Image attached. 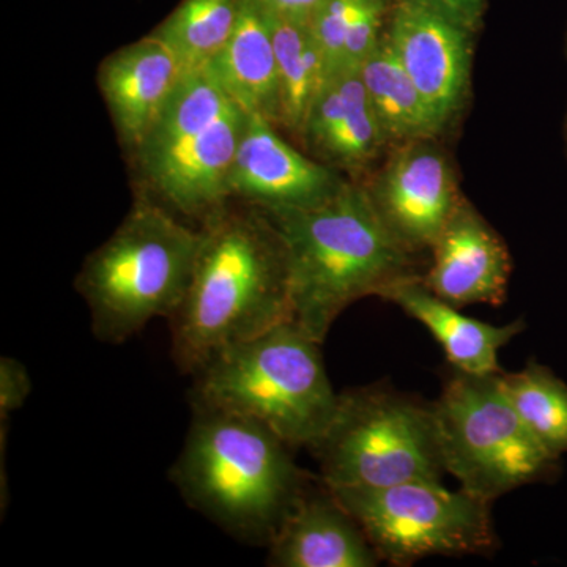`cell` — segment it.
Masks as SVG:
<instances>
[{
	"label": "cell",
	"instance_id": "obj_8",
	"mask_svg": "<svg viewBox=\"0 0 567 567\" xmlns=\"http://www.w3.org/2000/svg\"><path fill=\"white\" fill-rule=\"evenodd\" d=\"M330 488L380 561L404 567L427 557H487L499 548L492 503L450 491L442 481Z\"/></svg>",
	"mask_w": 567,
	"mask_h": 567
},
{
	"label": "cell",
	"instance_id": "obj_11",
	"mask_svg": "<svg viewBox=\"0 0 567 567\" xmlns=\"http://www.w3.org/2000/svg\"><path fill=\"white\" fill-rule=\"evenodd\" d=\"M365 186L391 233L415 254L431 252L462 200L453 164L435 140L395 145Z\"/></svg>",
	"mask_w": 567,
	"mask_h": 567
},
{
	"label": "cell",
	"instance_id": "obj_6",
	"mask_svg": "<svg viewBox=\"0 0 567 567\" xmlns=\"http://www.w3.org/2000/svg\"><path fill=\"white\" fill-rule=\"evenodd\" d=\"M328 487H390L445 476L434 404L371 385L339 394L338 412L312 447Z\"/></svg>",
	"mask_w": 567,
	"mask_h": 567
},
{
	"label": "cell",
	"instance_id": "obj_10",
	"mask_svg": "<svg viewBox=\"0 0 567 567\" xmlns=\"http://www.w3.org/2000/svg\"><path fill=\"white\" fill-rule=\"evenodd\" d=\"M473 33L436 0H395L388 13V44L445 130L468 93Z\"/></svg>",
	"mask_w": 567,
	"mask_h": 567
},
{
	"label": "cell",
	"instance_id": "obj_3",
	"mask_svg": "<svg viewBox=\"0 0 567 567\" xmlns=\"http://www.w3.org/2000/svg\"><path fill=\"white\" fill-rule=\"evenodd\" d=\"M194 417L171 481L183 499L230 536L268 546L316 477L270 429L216 410Z\"/></svg>",
	"mask_w": 567,
	"mask_h": 567
},
{
	"label": "cell",
	"instance_id": "obj_21",
	"mask_svg": "<svg viewBox=\"0 0 567 567\" xmlns=\"http://www.w3.org/2000/svg\"><path fill=\"white\" fill-rule=\"evenodd\" d=\"M245 0H182L151 32L174 52L183 71L210 65L230 40Z\"/></svg>",
	"mask_w": 567,
	"mask_h": 567
},
{
	"label": "cell",
	"instance_id": "obj_25",
	"mask_svg": "<svg viewBox=\"0 0 567 567\" xmlns=\"http://www.w3.org/2000/svg\"><path fill=\"white\" fill-rule=\"evenodd\" d=\"M440 6L445 7L453 17L464 22L470 31L476 32L483 22L486 0H436Z\"/></svg>",
	"mask_w": 567,
	"mask_h": 567
},
{
	"label": "cell",
	"instance_id": "obj_19",
	"mask_svg": "<svg viewBox=\"0 0 567 567\" xmlns=\"http://www.w3.org/2000/svg\"><path fill=\"white\" fill-rule=\"evenodd\" d=\"M360 76L388 145L436 140L445 132L423 93L395 58L385 33L361 65Z\"/></svg>",
	"mask_w": 567,
	"mask_h": 567
},
{
	"label": "cell",
	"instance_id": "obj_14",
	"mask_svg": "<svg viewBox=\"0 0 567 567\" xmlns=\"http://www.w3.org/2000/svg\"><path fill=\"white\" fill-rule=\"evenodd\" d=\"M183 74L174 52L152 33L100 63L96 84L128 158L158 121Z\"/></svg>",
	"mask_w": 567,
	"mask_h": 567
},
{
	"label": "cell",
	"instance_id": "obj_2",
	"mask_svg": "<svg viewBox=\"0 0 567 567\" xmlns=\"http://www.w3.org/2000/svg\"><path fill=\"white\" fill-rule=\"evenodd\" d=\"M265 213L287 249L290 320L322 344L354 301L382 298L395 284L424 275L417 254L391 233L361 181H349L317 207Z\"/></svg>",
	"mask_w": 567,
	"mask_h": 567
},
{
	"label": "cell",
	"instance_id": "obj_27",
	"mask_svg": "<svg viewBox=\"0 0 567 567\" xmlns=\"http://www.w3.org/2000/svg\"><path fill=\"white\" fill-rule=\"evenodd\" d=\"M390 2H395V0H390Z\"/></svg>",
	"mask_w": 567,
	"mask_h": 567
},
{
	"label": "cell",
	"instance_id": "obj_18",
	"mask_svg": "<svg viewBox=\"0 0 567 567\" xmlns=\"http://www.w3.org/2000/svg\"><path fill=\"white\" fill-rule=\"evenodd\" d=\"M208 66L235 103L279 128L281 91L274 37L267 11L256 0H245L233 37Z\"/></svg>",
	"mask_w": 567,
	"mask_h": 567
},
{
	"label": "cell",
	"instance_id": "obj_12",
	"mask_svg": "<svg viewBox=\"0 0 567 567\" xmlns=\"http://www.w3.org/2000/svg\"><path fill=\"white\" fill-rule=\"evenodd\" d=\"M349 178L295 148L260 115L248 123L230 173V199L264 212L300 210L328 203Z\"/></svg>",
	"mask_w": 567,
	"mask_h": 567
},
{
	"label": "cell",
	"instance_id": "obj_13",
	"mask_svg": "<svg viewBox=\"0 0 567 567\" xmlns=\"http://www.w3.org/2000/svg\"><path fill=\"white\" fill-rule=\"evenodd\" d=\"M424 286L446 303L499 306L513 262L505 241L472 204L462 199L431 249Z\"/></svg>",
	"mask_w": 567,
	"mask_h": 567
},
{
	"label": "cell",
	"instance_id": "obj_15",
	"mask_svg": "<svg viewBox=\"0 0 567 567\" xmlns=\"http://www.w3.org/2000/svg\"><path fill=\"white\" fill-rule=\"evenodd\" d=\"M276 567H374L380 558L331 488L316 477L268 544Z\"/></svg>",
	"mask_w": 567,
	"mask_h": 567
},
{
	"label": "cell",
	"instance_id": "obj_22",
	"mask_svg": "<svg viewBox=\"0 0 567 567\" xmlns=\"http://www.w3.org/2000/svg\"><path fill=\"white\" fill-rule=\"evenodd\" d=\"M507 399L528 431L551 456L567 454V383L547 365L528 361L522 371L499 375Z\"/></svg>",
	"mask_w": 567,
	"mask_h": 567
},
{
	"label": "cell",
	"instance_id": "obj_1",
	"mask_svg": "<svg viewBox=\"0 0 567 567\" xmlns=\"http://www.w3.org/2000/svg\"><path fill=\"white\" fill-rule=\"evenodd\" d=\"M200 234L192 284L169 319L174 363L188 375L292 319L287 249L267 213L230 200Z\"/></svg>",
	"mask_w": 567,
	"mask_h": 567
},
{
	"label": "cell",
	"instance_id": "obj_20",
	"mask_svg": "<svg viewBox=\"0 0 567 567\" xmlns=\"http://www.w3.org/2000/svg\"><path fill=\"white\" fill-rule=\"evenodd\" d=\"M265 11L278 63L281 91L279 130L289 133L295 140H300L309 110L327 81L322 52L312 35L309 18Z\"/></svg>",
	"mask_w": 567,
	"mask_h": 567
},
{
	"label": "cell",
	"instance_id": "obj_26",
	"mask_svg": "<svg viewBox=\"0 0 567 567\" xmlns=\"http://www.w3.org/2000/svg\"><path fill=\"white\" fill-rule=\"evenodd\" d=\"M256 2L274 13L309 18L323 0H256Z\"/></svg>",
	"mask_w": 567,
	"mask_h": 567
},
{
	"label": "cell",
	"instance_id": "obj_4",
	"mask_svg": "<svg viewBox=\"0 0 567 567\" xmlns=\"http://www.w3.org/2000/svg\"><path fill=\"white\" fill-rule=\"evenodd\" d=\"M320 347L292 320L229 347L193 374V410L246 417L311 451L339 405Z\"/></svg>",
	"mask_w": 567,
	"mask_h": 567
},
{
	"label": "cell",
	"instance_id": "obj_24",
	"mask_svg": "<svg viewBox=\"0 0 567 567\" xmlns=\"http://www.w3.org/2000/svg\"><path fill=\"white\" fill-rule=\"evenodd\" d=\"M32 393V380L25 365L14 358L0 360V420L9 421Z\"/></svg>",
	"mask_w": 567,
	"mask_h": 567
},
{
	"label": "cell",
	"instance_id": "obj_23",
	"mask_svg": "<svg viewBox=\"0 0 567 567\" xmlns=\"http://www.w3.org/2000/svg\"><path fill=\"white\" fill-rule=\"evenodd\" d=\"M365 0H323L311 17L312 35L322 52L327 78L341 69L347 33Z\"/></svg>",
	"mask_w": 567,
	"mask_h": 567
},
{
	"label": "cell",
	"instance_id": "obj_7",
	"mask_svg": "<svg viewBox=\"0 0 567 567\" xmlns=\"http://www.w3.org/2000/svg\"><path fill=\"white\" fill-rule=\"evenodd\" d=\"M502 374L451 368L434 413L446 473L487 503L557 475L559 458L528 431L502 385Z\"/></svg>",
	"mask_w": 567,
	"mask_h": 567
},
{
	"label": "cell",
	"instance_id": "obj_17",
	"mask_svg": "<svg viewBox=\"0 0 567 567\" xmlns=\"http://www.w3.org/2000/svg\"><path fill=\"white\" fill-rule=\"evenodd\" d=\"M382 300L399 306L406 316L424 324L442 346L451 368L465 374H502L499 350L527 328L522 319L499 327L462 315L461 308L432 293L424 286L423 276L395 284Z\"/></svg>",
	"mask_w": 567,
	"mask_h": 567
},
{
	"label": "cell",
	"instance_id": "obj_16",
	"mask_svg": "<svg viewBox=\"0 0 567 567\" xmlns=\"http://www.w3.org/2000/svg\"><path fill=\"white\" fill-rule=\"evenodd\" d=\"M312 158L352 181L386 147L360 71L331 74L317 93L300 140Z\"/></svg>",
	"mask_w": 567,
	"mask_h": 567
},
{
	"label": "cell",
	"instance_id": "obj_5",
	"mask_svg": "<svg viewBox=\"0 0 567 567\" xmlns=\"http://www.w3.org/2000/svg\"><path fill=\"white\" fill-rule=\"evenodd\" d=\"M203 234L163 205L134 196L121 226L89 254L74 287L92 331L118 346L156 317L169 320L188 292Z\"/></svg>",
	"mask_w": 567,
	"mask_h": 567
},
{
	"label": "cell",
	"instance_id": "obj_9",
	"mask_svg": "<svg viewBox=\"0 0 567 567\" xmlns=\"http://www.w3.org/2000/svg\"><path fill=\"white\" fill-rule=\"evenodd\" d=\"M249 114L235 103L221 117L130 156L136 196L163 205L183 221L204 226L230 203V173Z\"/></svg>",
	"mask_w": 567,
	"mask_h": 567
}]
</instances>
